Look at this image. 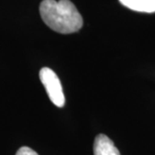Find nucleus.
<instances>
[{
  "instance_id": "5",
  "label": "nucleus",
  "mask_w": 155,
  "mask_h": 155,
  "mask_svg": "<svg viewBox=\"0 0 155 155\" xmlns=\"http://www.w3.org/2000/svg\"><path fill=\"white\" fill-rule=\"evenodd\" d=\"M15 155H38V154L36 153L35 150H32L31 148H29L27 146H23L17 151Z\"/></svg>"
},
{
  "instance_id": "1",
  "label": "nucleus",
  "mask_w": 155,
  "mask_h": 155,
  "mask_svg": "<svg viewBox=\"0 0 155 155\" xmlns=\"http://www.w3.org/2000/svg\"><path fill=\"white\" fill-rule=\"evenodd\" d=\"M39 12L49 28L58 33L77 32L83 26V17L70 0H43Z\"/></svg>"
},
{
  "instance_id": "4",
  "label": "nucleus",
  "mask_w": 155,
  "mask_h": 155,
  "mask_svg": "<svg viewBox=\"0 0 155 155\" xmlns=\"http://www.w3.org/2000/svg\"><path fill=\"white\" fill-rule=\"evenodd\" d=\"M121 4L138 12H155V0H119Z\"/></svg>"
},
{
  "instance_id": "2",
  "label": "nucleus",
  "mask_w": 155,
  "mask_h": 155,
  "mask_svg": "<svg viewBox=\"0 0 155 155\" xmlns=\"http://www.w3.org/2000/svg\"><path fill=\"white\" fill-rule=\"evenodd\" d=\"M39 79L52 103L57 107H64L66 99H64L61 81L57 74L49 68H42L39 72Z\"/></svg>"
},
{
  "instance_id": "3",
  "label": "nucleus",
  "mask_w": 155,
  "mask_h": 155,
  "mask_svg": "<svg viewBox=\"0 0 155 155\" xmlns=\"http://www.w3.org/2000/svg\"><path fill=\"white\" fill-rule=\"evenodd\" d=\"M94 155H121L113 141L105 134H99L94 142Z\"/></svg>"
}]
</instances>
